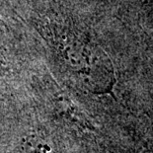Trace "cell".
Here are the masks:
<instances>
[{
	"mask_svg": "<svg viewBox=\"0 0 153 153\" xmlns=\"http://www.w3.org/2000/svg\"><path fill=\"white\" fill-rule=\"evenodd\" d=\"M34 26L62 69L76 77L90 92H110L115 81L110 58L69 19L64 18L62 12H36Z\"/></svg>",
	"mask_w": 153,
	"mask_h": 153,
	"instance_id": "1",
	"label": "cell"
},
{
	"mask_svg": "<svg viewBox=\"0 0 153 153\" xmlns=\"http://www.w3.org/2000/svg\"><path fill=\"white\" fill-rule=\"evenodd\" d=\"M24 64L18 48L12 43L9 35L0 27V75H10Z\"/></svg>",
	"mask_w": 153,
	"mask_h": 153,
	"instance_id": "2",
	"label": "cell"
}]
</instances>
